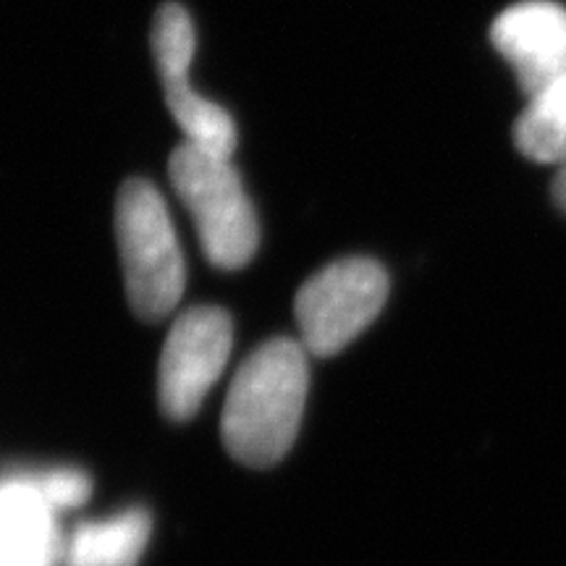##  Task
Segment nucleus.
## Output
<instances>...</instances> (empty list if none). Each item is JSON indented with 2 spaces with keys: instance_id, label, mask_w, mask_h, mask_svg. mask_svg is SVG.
Instances as JSON below:
<instances>
[{
  "instance_id": "f257e3e1",
  "label": "nucleus",
  "mask_w": 566,
  "mask_h": 566,
  "mask_svg": "<svg viewBox=\"0 0 566 566\" xmlns=\"http://www.w3.org/2000/svg\"><path fill=\"white\" fill-rule=\"evenodd\" d=\"M310 352L294 338H273L233 375L221 415V436L233 459L273 467L292 449L307 401Z\"/></svg>"
},
{
  "instance_id": "f03ea898",
  "label": "nucleus",
  "mask_w": 566,
  "mask_h": 566,
  "mask_svg": "<svg viewBox=\"0 0 566 566\" xmlns=\"http://www.w3.org/2000/svg\"><path fill=\"white\" fill-rule=\"evenodd\" d=\"M116 242L129 302L142 321H163L179 304L187 268L158 187L129 179L116 200Z\"/></svg>"
},
{
  "instance_id": "7ed1b4c3",
  "label": "nucleus",
  "mask_w": 566,
  "mask_h": 566,
  "mask_svg": "<svg viewBox=\"0 0 566 566\" xmlns=\"http://www.w3.org/2000/svg\"><path fill=\"white\" fill-rule=\"evenodd\" d=\"M174 189L192 212L205 258L221 271H239L258 252V216L229 155L181 142L168 160Z\"/></svg>"
},
{
  "instance_id": "20e7f679",
  "label": "nucleus",
  "mask_w": 566,
  "mask_h": 566,
  "mask_svg": "<svg viewBox=\"0 0 566 566\" xmlns=\"http://www.w3.org/2000/svg\"><path fill=\"white\" fill-rule=\"evenodd\" d=\"M388 300V273L370 258H344L317 271L296 294L304 349L331 357L378 317Z\"/></svg>"
},
{
  "instance_id": "39448f33",
  "label": "nucleus",
  "mask_w": 566,
  "mask_h": 566,
  "mask_svg": "<svg viewBox=\"0 0 566 566\" xmlns=\"http://www.w3.org/2000/svg\"><path fill=\"white\" fill-rule=\"evenodd\" d=\"M195 48V21L187 9L179 3L160 6L153 21V55L168 111L187 137L184 142L231 158L237 147V124L229 111L202 97L189 82Z\"/></svg>"
},
{
  "instance_id": "423d86ee",
  "label": "nucleus",
  "mask_w": 566,
  "mask_h": 566,
  "mask_svg": "<svg viewBox=\"0 0 566 566\" xmlns=\"http://www.w3.org/2000/svg\"><path fill=\"white\" fill-rule=\"evenodd\" d=\"M233 346L231 317L221 307H192L176 317L163 344L158 396L171 420H192L218 384Z\"/></svg>"
},
{
  "instance_id": "0eeeda50",
  "label": "nucleus",
  "mask_w": 566,
  "mask_h": 566,
  "mask_svg": "<svg viewBox=\"0 0 566 566\" xmlns=\"http://www.w3.org/2000/svg\"><path fill=\"white\" fill-rule=\"evenodd\" d=\"M491 40L514 69L527 101L566 74L564 6L551 0L516 3L493 21Z\"/></svg>"
},
{
  "instance_id": "6e6552de",
  "label": "nucleus",
  "mask_w": 566,
  "mask_h": 566,
  "mask_svg": "<svg viewBox=\"0 0 566 566\" xmlns=\"http://www.w3.org/2000/svg\"><path fill=\"white\" fill-rule=\"evenodd\" d=\"M51 512L53 506L27 478L0 488V562L53 566L55 558H63Z\"/></svg>"
},
{
  "instance_id": "1a4fd4ad",
  "label": "nucleus",
  "mask_w": 566,
  "mask_h": 566,
  "mask_svg": "<svg viewBox=\"0 0 566 566\" xmlns=\"http://www.w3.org/2000/svg\"><path fill=\"white\" fill-rule=\"evenodd\" d=\"M150 541V516L129 509L76 527L63 546V566H137Z\"/></svg>"
},
{
  "instance_id": "9d476101",
  "label": "nucleus",
  "mask_w": 566,
  "mask_h": 566,
  "mask_svg": "<svg viewBox=\"0 0 566 566\" xmlns=\"http://www.w3.org/2000/svg\"><path fill=\"white\" fill-rule=\"evenodd\" d=\"M514 142L537 163H566V74L530 97L514 124Z\"/></svg>"
},
{
  "instance_id": "9b49d317",
  "label": "nucleus",
  "mask_w": 566,
  "mask_h": 566,
  "mask_svg": "<svg viewBox=\"0 0 566 566\" xmlns=\"http://www.w3.org/2000/svg\"><path fill=\"white\" fill-rule=\"evenodd\" d=\"M38 488L42 499L53 509H71L80 506L90 495V478L80 470H53L45 475L27 478Z\"/></svg>"
},
{
  "instance_id": "f8f14e48",
  "label": "nucleus",
  "mask_w": 566,
  "mask_h": 566,
  "mask_svg": "<svg viewBox=\"0 0 566 566\" xmlns=\"http://www.w3.org/2000/svg\"><path fill=\"white\" fill-rule=\"evenodd\" d=\"M554 202L566 212V163H564L562 171H558L556 179H554Z\"/></svg>"
}]
</instances>
